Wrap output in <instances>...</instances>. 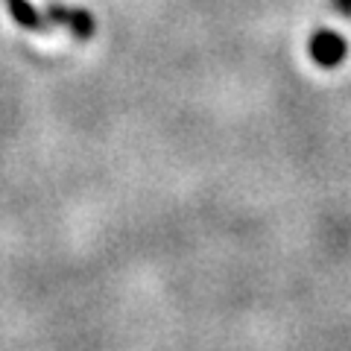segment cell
<instances>
[{
	"label": "cell",
	"mask_w": 351,
	"mask_h": 351,
	"mask_svg": "<svg viewBox=\"0 0 351 351\" xmlns=\"http://www.w3.org/2000/svg\"><path fill=\"white\" fill-rule=\"evenodd\" d=\"M337 9L343 15H351V0H337Z\"/></svg>",
	"instance_id": "obj_2"
},
{
	"label": "cell",
	"mask_w": 351,
	"mask_h": 351,
	"mask_svg": "<svg viewBox=\"0 0 351 351\" xmlns=\"http://www.w3.org/2000/svg\"><path fill=\"white\" fill-rule=\"evenodd\" d=\"M346 50H348L346 38L334 29L316 32L313 41H311V56H313L316 64H322V68H334V64H339L346 59Z\"/></svg>",
	"instance_id": "obj_1"
}]
</instances>
